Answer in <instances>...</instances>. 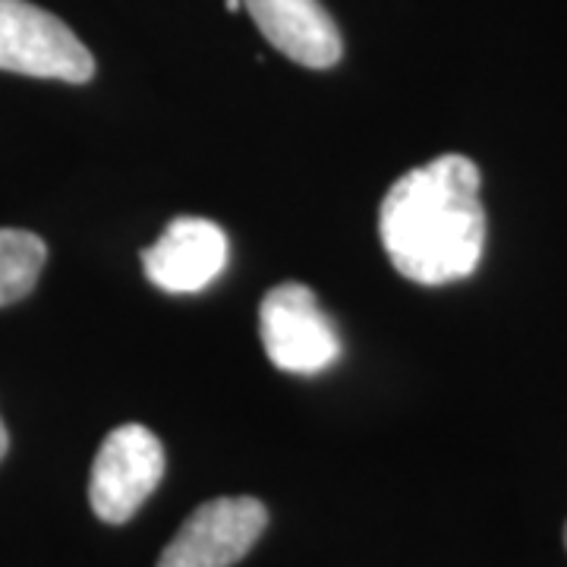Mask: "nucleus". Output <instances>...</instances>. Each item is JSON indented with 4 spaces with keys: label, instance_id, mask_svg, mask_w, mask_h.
Segmentation results:
<instances>
[{
    "label": "nucleus",
    "instance_id": "nucleus-8",
    "mask_svg": "<svg viewBox=\"0 0 567 567\" xmlns=\"http://www.w3.org/2000/svg\"><path fill=\"white\" fill-rule=\"evenodd\" d=\"M48 259L44 240L29 230L0 227V306L20 303L35 290Z\"/></svg>",
    "mask_w": 567,
    "mask_h": 567
},
{
    "label": "nucleus",
    "instance_id": "nucleus-3",
    "mask_svg": "<svg viewBox=\"0 0 567 567\" xmlns=\"http://www.w3.org/2000/svg\"><path fill=\"white\" fill-rule=\"evenodd\" d=\"M262 347L281 372L316 375L341 357L338 328L306 284H278L259 309Z\"/></svg>",
    "mask_w": 567,
    "mask_h": 567
},
{
    "label": "nucleus",
    "instance_id": "nucleus-4",
    "mask_svg": "<svg viewBox=\"0 0 567 567\" xmlns=\"http://www.w3.org/2000/svg\"><path fill=\"white\" fill-rule=\"evenodd\" d=\"M164 480V447L152 429L126 423L99 447L89 502L104 524H126Z\"/></svg>",
    "mask_w": 567,
    "mask_h": 567
},
{
    "label": "nucleus",
    "instance_id": "nucleus-6",
    "mask_svg": "<svg viewBox=\"0 0 567 567\" xmlns=\"http://www.w3.org/2000/svg\"><path fill=\"white\" fill-rule=\"evenodd\" d=\"M145 275L167 293H199L227 265V237L215 221L183 215L142 252Z\"/></svg>",
    "mask_w": 567,
    "mask_h": 567
},
{
    "label": "nucleus",
    "instance_id": "nucleus-9",
    "mask_svg": "<svg viewBox=\"0 0 567 567\" xmlns=\"http://www.w3.org/2000/svg\"><path fill=\"white\" fill-rule=\"evenodd\" d=\"M7 447H10V435H7V425L0 420V461H3V454H7Z\"/></svg>",
    "mask_w": 567,
    "mask_h": 567
},
{
    "label": "nucleus",
    "instance_id": "nucleus-2",
    "mask_svg": "<svg viewBox=\"0 0 567 567\" xmlns=\"http://www.w3.org/2000/svg\"><path fill=\"white\" fill-rule=\"evenodd\" d=\"M0 70L80 85L95 76V58L54 13L29 0H0Z\"/></svg>",
    "mask_w": 567,
    "mask_h": 567
},
{
    "label": "nucleus",
    "instance_id": "nucleus-7",
    "mask_svg": "<svg viewBox=\"0 0 567 567\" xmlns=\"http://www.w3.org/2000/svg\"><path fill=\"white\" fill-rule=\"evenodd\" d=\"M244 7L265 41L284 58L312 70H328L341 61V29L319 0H244Z\"/></svg>",
    "mask_w": 567,
    "mask_h": 567
},
{
    "label": "nucleus",
    "instance_id": "nucleus-5",
    "mask_svg": "<svg viewBox=\"0 0 567 567\" xmlns=\"http://www.w3.org/2000/svg\"><path fill=\"white\" fill-rule=\"evenodd\" d=\"M268 527L259 498L234 495L199 505L167 543L158 567H234Z\"/></svg>",
    "mask_w": 567,
    "mask_h": 567
},
{
    "label": "nucleus",
    "instance_id": "nucleus-10",
    "mask_svg": "<svg viewBox=\"0 0 567 567\" xmlns=\"http://www.w3.org/2000/svg\"><path fill=\"white\" fill-rule=\"evenodd\" d=\"M240 3H244V0H224V7H227L230 13H237V10H240Z\"/></svg>",
    "mask_w": 567,
    "mask_h": 567
},
{
    "label": "nucleus",
    "instance_id": "nucleus-1",
    "mask_svg": "<svg viewBox=\"0 0 567 567\" xmlns=\"http://www.w3.org/2000/svg\"><path fill=\"white\" fill-rule=\"evenodd\" d=\"M480 183V167L464 155H442L391 183L379 212V234L388 259L406 281L442 287L480 268L486 249Z\"/></svg>",
    "mask_w": 567,
    "mask_h": 567
},
{
    "label": "nucleus",
    "instance_id": "nucleus-11",
    "mask_svg": "<svg viewBox=\"0 0 567 567\" xmlns=\"http://www.w3.org/2000/svg\"><path fill=\"white\" fill-rule=\"evenodd\" d=\"M565 546H567V527H565Z\"/></svg>",
    "mask_w": 567,
    "mask_h": 567
}]
</instances>
